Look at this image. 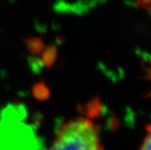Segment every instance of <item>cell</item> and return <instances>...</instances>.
<instances>
[{
	"label": "cell",
	"instance_id": "obj_1",
	"mask_svg": "<svg viewBox=\"0 0 151 150\" xmlns=\"http://www.w3.org/2000/svg\"><path fill=\"white\" fill-rule=\"evenodd\" d=\"M49 150H102L98 128L87 118L63 124Z\"/></svg>",
	"mask_w": 151,
	"mask_h": 150
},
{
	"label": "cell",
	"instance_id": "obj_2",
	"mask_svg": "<svg viewBox=\"0 0 151 150\" xmlns=\"http://www.w3.org/2000/svg\"><path fill=\"white\" fill-rule=\"evenodd\" d=\"M139 150H151V124L147 126V134Z\"/></svg>",
	"mask_w": 151,
	"mask_h": 150
},
{
	"label": "cell",
	"instance_id": "obj_3",
	"mask_svg": "<svg viewBox=\"0 0 151 150\" xmlns=\"http://www.w3.org/2000/svg\"><path fill=\"white\" fill-rule=\"evenodd\" d=\"M138 2L144 8L151 10V0H138Z\"/></svg>",
	"mask_w": 151,
	"mask_h": 150
}]
</instances>
